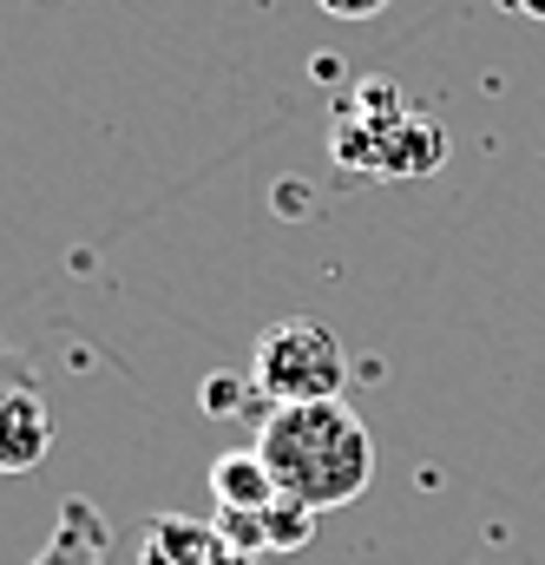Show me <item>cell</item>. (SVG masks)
I'll return each instance as SVG.
<instances>
[{"label": "cell", "instance_id": "5", "mask_svg": "<svg viewBox=\"0 0 545 565\" xmlns=\"http://www.w3.org/2000/svg\"><path fill=\"white\" fill-rule=\"evenodd\" d=\"M211 493H217V507L224 513H264L276 493V473H270V460L257 454V440L250 447H237V454H217L211 460Z\"/></svg>", "mask_w": 545, "mask_h": 565}, {"label": "cell", "instance_id": "6", "mask_svg": "<svg viewBox=\"0 0 545 565\" xmlns=\"http://www.w3.org/2000/svg\"><path fill=\"white\" fill-rule=\"evenodd\" d=\"M106 546H113V540H106L99 507H93V500H66L53 540L40 546V559L33 565H106Z\"/></svg>", "mask_w": 545, "mask_h": 565}, {"label": "cell", "instance_id": "12", "mask_svg": "<svg viewBox=\"0 0 545 565\" xmlns=\"http://www.w3.org/2000/svg\"><path fill=\"white\" fill-rule=\"evenodd\" d=\"M520 13H533V20H545V0H513Z\"/></svg>", "mask_w": 545, "mask_h": 565}, {"label": "cell", "instance_id": "3", "mask_svg": "<svg viewBox=\"0 0 545 565\" xmlns=\"http://www.w3.org/2000/svg\"><path fill=\"white\" fill-rule=\"evenodd\" d=\"M53 454V415L40 388H7L0 382V473H33Z\"/></svg>", "mask_w": 545, "mask_h": 565}, {"label": "cell", "instance_id": "2", "mask_svg": "<svg viewBox=\"0 0 545 565\" xmlns=\"http://www.w3.org/2000/svg\"><path fill=\"white\" fill-rule=\"evenodd\" d=\"M250 382L270 408H289V402H335L342 382H349V355L335 342L329 322L316 316H282L257 335L250 349Z\"/></svg>", "mask_w": 545, "mask_h": 565}, {"label": "cell", "instance_id": "8", "mask_svg": "<svg viewBox=\"0 0 545 565\" xmlns=\"http://www.w3.org/2000/svg\"><path fill=\"white\" fill-rule=\"evenodd\" d=\"M316 507H302V500H289V493H276L270 507L257 513V526H264V553L282 559V553H302L309 540H316Z\"/></svg>", "mask_w": 545, "mask_h": 565}, {"label": "cell", "instance_id": "4", "mask_svg": "<svg viewBox=\"0 0 545 565\" xmlns=\"http://www.w3.org/2000/svg\"><path fill=\"white\" fill-rule=\"evenodd\" d=\"M224 533L211 520H184V513H158L138 533V565H224Z\"/></svg>", "mask_w": 545, "mask_h": 565}, {"label": "cell", "instance_id": "9", "mask_svg": "<svg viewBox=\"0 0 545 565\" xmlns=\"http://www.w3.org/2000/svg\"><path fill=\"white\" fill-rule=\"evenodd\" d=\"M197 402H204V415H217V422H237V415H250V422H264L270 415V402L257 395V382L244 375H204V388H197Z\"/></svg>", "mask_w": 545, "mask_h": 565}, {"label": "cell", "instance_id": "1", "mask_svg": "<svg viewBox=\"0 0 545 565\" xmlns=\"http://www.w3.org/2000/svg\"><path fill=\"white\" fill-rule=\"evenodd\" d=\"M257 454L270 460L276 487L316 513L355 507L375 480V440L362 415L335 395V402H289L257 422Z\"/></svg>", "mask_w": 545, "mask_h": 565}, {"label": "cell", "instance_id": "10", "mask_svg": "<svg viewBox=\"0 0 545 565\" xmlns=\"http://www.w3.org/2000/svg\"><path fill=\"white\" fill-rule=\"evenodd\" d=\"M0 382H7V388H33V362H26L7 335H0Z\"/></svg>", "mask_w": 545, "mask_h": 565}, {"label": "cell", "instance_id": "7", "mask_svg": "<svg viewBox=\"0 0 545 565\" xmlns=\"http://www.w3.org/2000/svg\"><path fill=\"white\" fill-rule=\"evenodd\" d=\"M447 164V132L440 126H427V119H402V126H388L382 132V158H375V171H388V178H427V171H440Z\"/></svg>", "mask_w": 545, "mask_h": 565}, {"label": "cell", "instance_id": "11", "mask_svg": "<svg viewBox=\"0 0 545 565\" xmlns=\"http://www.w3.org/2000/svg\"><path fill=\"white\" fill-rule=\"evenodd\" d=\"M322 13H335V20H375L388 0H316Z\"/></svg>", "mask_w": 545, "mask_h": 565}]
</instances>
